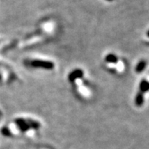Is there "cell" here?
Segmentation results:
<instances>
[{
    "label": "cell",
    "mask_w": 149,
    "mask_h": 149,
    "mask_svg": "<svg viewBox=\"0 0 149 149\" xmlns=\"http://www.w3.org/2000/svg\"><path fill=\"white\" fill-rule=\"evenodd\" d=\"M16 123L22 132H25L30 127V123H26V121L23 119L16 120Z\"/></svg>",
    "instance_id": "cell-3"
},
{
    "label": "cell",
    "mask_w": 149,
    "mask_h": 149,
    "mask_svg": "<svg viewBox=\"0 0 149 149\" xmlns=\"http://www.w3.org/2000/svg\"><path fill=\"white\" fill-rule=\"evenodd\" d=\"M30 65L34 68H42L47 70H52L55 68V65L51 61L42 60H33L30 62Z\"/></svg>",
    "instance_id": "cell-1"
},
{
    "label": "cell",
    "mask_w": 149,
    "mask_h": 149,
    "mask_svg": "<svg viewBox=\"0 0 149 149\" xmlns=\"http://www.w3.org/2000/svg\"><path fill=\"white\" fill-rule=\"evenodd\" d=\"M135 103H136V104L138 106V107H141V106L144 103L143 93H140V92H139V93H137V95H136V96Z\"/></svg>",
    "instance_id": "cell-6"
},
{
    "label": "cell",
    "mask_w": 149,
    "mask_h": 149,
    "mask_svg": "<svg viewBox=\"0 0 149 149\" xmlns=\"http://www.w3.org/2000/svg\"><path fill=\"white\" fill-rule=\"evenodd\" d=\"M145 44L146 45H148V46H149V42H145Z\"/></svg>",
    "instance_id": "cell-9"
},
{
    "label": "cell",
    "mask_w": 149,
    "mask_h": 149,
    "mask_svg": "<svg viewBox=\"0 0 149 149\" xmlns=\"http://www.w3.org/2000/svg\"><path fill=\"white\" fill-rule=\"evenodd\" d=\"M147 66V62L145 60H141L136 67V73H142Z\"/></svg>",
    "instance_id": "cell-5"
},
{
    "label": "cell",
    "mask_w": 149,
    "mask_h": 149,
    "mask_svg": "<svg viewBox=\"0 0 149 149\" xmlns=\"http://www.w3.org/2000/svg\"><path fill=\"white\" fill-rule=\"evenodd\" d=\"M149 91V82L146 79H142L139 84V92L142 93H147Z\"/></svg>",
    "instance_id": "cell-4"
},
{
    "label": "cell",
    "mask_w": 149,
    "mask_h": 149,
    "mask_svg": "<svg viewBox=\"0 0 149 149\" xmlns=\"http://www.w3.org/2000/svg\"><path fill=\"white\" fill-rule=\"evenodd\" d=\"M147 36H148V37H149V30L147 32Z\"/></svg>",
    "instance_id": "cell-10"
},
{
    "label": "cell",
    "mask_w": 149,
    "mask_h": 149,
    "mask_svg": "<svg viewBox=\"0 0 149 149\" xmlns=\"http://www.w3.org/2000/svg\"><path fill=\"white\" fill-rule=\"evenodd\" d=\"M83 76V71L81 69H76L69 74L68 76V80L70 83H74L76 79H81Z\"/></svg>",
    "instance_id": "cell-2"
},
{
    "label": "cell",
    "mask_w": 149,
    "mask_h": 149,
    "mask_svg": "<svg viewBox=\"0 0 149 149\" xmlns=\"http://www.w3.org/2000/svg\"><path fill=\"white\" fill-rule=\"evenodd\" d=\"M107 1H112V0H107Z\"/></svg>",
    "instance_id": "cell-11"
},
{
    "label": "cell",
    "mask_w": 149,
    "mask_h": 149,
    "mask_svg": "<svg viewBox=\"0 0 149 149\" xmlns=\"http://www.w3.org/2000/svg\"><path fill=\"white\" fill-rule=\"evenodd\" d=\"M118 58L115 55L113 54H108L107 56L105 57V61L108 63H112V64H115L117 62Z\"/></svg>",
    "instance_id": "cell-7"
},
{
    "label": "cell",
    "mask_w": 149,
    "mask_h": 149,
    "mask_svg": "<svg viewBox=\"0 0 149 149\" xmlns=\"http://www.w3.org/2000/svg\"><path fill=\"white\" fill-rule=\"evenodd\" d=\"M2 134L4 135V136H8L11 135V133H10L9 132V130L7 128H3L2 130Z\"/></svg>",
    "instance_id": "cell-8"
}]
</instances>
